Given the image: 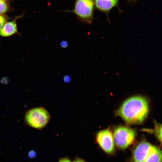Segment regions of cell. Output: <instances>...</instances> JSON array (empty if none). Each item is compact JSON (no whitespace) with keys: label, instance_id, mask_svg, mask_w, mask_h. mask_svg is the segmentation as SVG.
<instances>
[{"label":"cell","instance_id":"obj_1","mask_svg":"<svg viewBox=\"0 0 162 162\" xmlns=\"http://www.w3.org/2000/svg\"><path fill=\"white\" fill-rule=\"evenodd\" d=\"M149 112L148 103L145 97L136 96L125 100L117 111V114L126 122L137 124L143 122Z\"/></svg>","mask_w":162,"mask_h":162},{"label":"cell","instance_id":"obj_2","mask_svg":"<svg viewBox=\"0 0 162 162\" xmlns=\"http://www.w3.org/2000/svg\"><path fill=\"white\" fill-rule=\"evenodd\" d=\"M130 162H162V152L158 147L143 141L134 148Z\"/></svg>","mask_w":162,"mask_h":162},{"label":"cell","instance_id":"obj_3","mask_svg":"<svg viewBox=\"0 0 162 162\" xmlns=\"http://www.w3.org/2000/svg\"><path fill=\"white\" fill-rule=\"evenodd\" d=\"M50 118L48 111L43 107H39L27 110L24 115V121L29 127L40 130L46 126Z\"/></svg>","mask_w":162,"mask_h":162},{"label":"cell","instance_id":"obj_4","mask_svg":"<svg viewBox=\"0 0 162 162\" xmlns=\"http://www.w3.org/2000/svg\"><path fill=\"white\" fill-rule=\"evenodd\" d=\"M135 134L133 129L124 126L118 127L114 131V142L119 149H125L133 142Z\"/></svg>","mask_w":162,"mask_h":162},{"label":"cell","instance_id":"obj_5","mask_svg":"<svg viewBox=\"0 0 162 162\" xmlns=\"http://www.w3.org/2000/svg\"><path fill=\"white\" fill-rule=\"evenodd\" d=\"M94 4V0H76L73 12L83 21L90 24L93 20Z\"/></svg>","mask_w":162,"mask_h":162},{"label":"cell","instance_id":"obj_6","mask_svg":"<svg viewBox=\"0 0 162 162\" xmlns=\"http://www.w3.org/2000/svg\"><path fill=\"white\" fill-rule=\"evenodd\" d=\"M96 140L101 148L106 153L114 154V142L112 134L109 130L105 129L98 132L96 136Z\"/></svg>","mask_w":162,"mask_h":162},{"label":"cell","instance_id":"obj_7","mask_svg":"<svg viewBox=\"0 0 162 162\" xmlns=\"http://www.w3.org/2000/svg\"><path fill=\"white\" fill-rule=\"evenodd\" d=\"M121 0H94L96 8L99 10L108 14L109 12L114 8L117 7L119 2ZM129 2H133V0H124Z\"/></svg>","mask_w":162,"mask_h":162},{"label":"cell","instance_id":"obj_8","mask_svg":"<svg viewBox=\"0 0 162 162\" xmlns=\"http://www.w3.org/2000/svg\"><path fill=\"white\" fill-rule=\"evenodd\" d=\"M20 16L16 17L12 21L6 22L0 29V36L8 37L18 33L16 20Z\"/></svg>","mask_w":162,"mask_h":162},{"label":"cell","instance_id":"obj_9","mask_svg":"<svg viewBox=\"0 0 162 162\" xmlns=\"http://www.w3.org/2000/svg\"><path fill=\"white\" fill-rule=\"evenodd\" d=\"M9 9V5L6 1L0 0V15H4Z\"/></svg>","mask_w":162,"mask_h":162},{"label":"cell","instance_id":"obj_10","mask_svg":"<svg viewBox=\"0 0 162 162\" xmlns=\"http://www.w3.org/2000/svg\"><path fill=\"white\" fill-rule=\"evenodd\" d=\"M162 126L161 124L157 123L155 124L154 129L155 134L159 141L161 142Z\"/></svg>","mask_w":162,"mask_h":162},{"label":"cell","instance_id":"obj_11","mask_svg":"<svg viewBox=\"0 0 162 162\" xmlns=\"http://www.w3.org/2000/svg\"><path fill=\"white\" fill-rule=\"evenodd\" d=\"M7 17L4 15H0V29L7 22Z\"/></svg>","mask_w":162,"mask_h":162},{"label":"cell","instance_id":"obj_12","mask_svg":"<svg viewBox=\"0 0 162 162\" xmlns=\"http://www.w3.org/2000/svg\"><path fill=\"white\" fill-rule=\"evenodd\" d=\"M61 47L63 48H66L68 46V42L66 40H62L60 44Z\"/></svg>","mask_w":162,"mask_h":162},{"label":"cell","instance_id":"obj_13","mask_svg":"<svg viewBox=\"0 0 162 162\" xmlns=\"http://www.w3.org/2000/svg\"><path fill=\"white\" fill-rule=\"evenodd\" d=\"M71 78L70 76L68 75H64L63 77L64 81L66 83H68L71 81Z\"/></svg>","mask_w":162,"mask_h":162},{"label":"cell","instance_id":"obj_14","mask_svg":"<svg viewBox=\"0 0 162 162\" xmlns=\"http://www.w3.org/2000/svg\"><path fill=\"white\" fill-rule=\"evenodd\" d=\"M58 162H71L68 157H64L59 159Z\"/></svg>","mask_w":162,"mask_h":162},{"label":"cell","instance_id":"obj_15","mask_svg":"<svg viewBox=\"0 0 162 162\" xmlns=\"http://www.w3.org/2000/svg\"><path fill=\"white\" fill-rule=\"evenodd\" d=\"M73 162H86L82 158H77Z\"/></svg>","mask_w":162,"mask_h":162},{"label":"cell","instance_id":"obj_16","mask_svg":"<svg viewBox=\"0 0 162 162\" xmlns=\"http://www.w3.org/2000/svg\"><path fill=\"white\" fill-rule=\"evenodd\" d=\"M35 154L34 152H30L29 154V156L30 158H33L35 156Z\"/></svg>","mask_w":162,"mask_h":162},{"label":"cell","instance_id":"obj_17","mask_svg":"<svg viewBox=\"0 0 162 162\" xmlns=\"http://www.w3.org/2000/svg\"><path fill=\"white\" fill-rule=\"evenodd\" d=\"M4 0L7 1V0Z\"/></svg>","mask_w":162,"mask_h":162}]
</instances>
